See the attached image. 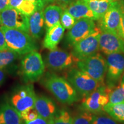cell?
I'll return each mask as SVG.
<instances>
[{
	"label": "cell",
	"mask_w": 124,
	"mask_h": 124,
	"mask_svg": "<svg viewBox=\"0 0 124 124\" xmlns=\"http://www.w3.org/2000/svg\"><path fill=\"white\" fill-rule=\"evenodd\" d=\"M23 124H48V121L39 116L35 120L30 122H24Z\"/></svg>",
	"instance_id": "d6a6232c"
},
{
	"label": "cell",
	"mask_w": 124,
	"mask_h": 124,
	"mask_svg": "<svg viewBox=\"0 0 124 124\" xmlns=\"http://www.w3.org/2000/svg\"><path fill=\"white\" fill-rule=\"evenodd\" d=\"M77 68L86 72L101 85H104L107 70L106 60L101 54L96 53L77 62Z\"/></svg>",
	"instance_id": "277c9868"
},
{
	"label": "cell",
	"mask_w": 124,
	"mask_h": 124,
	"mask_svg": "<svg viewBox=\"0 0 124 124\" xmlns=\"http://www.w3.org/2000/svg\"><path fill=\"white\" fill-rule=\"evenodd\" d=\"M24 0H9V7L18 9Z\"/></svg>",
	"instance_id": "e575fe53"
},
{
	"label": "cell",
	"mask_w": 124,
	"mask_h": 124,
	"mask_svg": "<svg viewBox=\"0 0 124 124\" xmlns=\"http://www.w3.org/2000/svg\"><path fill=\"white\" fill-rule=\"evenodd\" d=\"M93 124H120L108 115L104 113L99 114H94L93 119Z\"/></svg>",
	"instance_id": "83f0119b"
},
{
	"label": "cell",
	"mask_w": 124,
	"mask_h": 124,
	"mask_svg": "<svg viewBox=\"0 0 124 124\" xmlns=\"http://www.w3.org/2000/svg\"><path fill=\"white\" fill-rule=\"evenodd\" d=\"M9 49L24 55L38 49L36 43L29 33L16 29L0 26Z\"/></svg>",
	"instance_id": "7a4b0ae2"
},
{
	"label": "cell",
	"mask_w": 124,
	"mask_h": 124,
	"mask_svg": "<svg viewBox=\"0 0 124 124\" xmlns=\"http://www.w3.org/2000/svg\"><path fill=\"white\" fill-rule=\"evenodd\" d=\"M48 124H73V119L69 111L61 110L48 121Z\"/></svg>",
	"instance_id": "cb8c5ba5"
},
{
	"label": "cell",
	"mask_w": 124,
	"mask_h": 124,
	"mask_svg": "<svg viewBox=\"0 0 124 124\" xmlns=\"http://www.w3.org/2000/svg\"><path fill=\"white\" fill-rule=\"evenodd\" d=\"M35 108L39 116L47 121L54 117L58 112L56 105L54 101L43 95L36 96Z\"/></svg>",
	"instance_id": "9a60e30c"
},
{
	"label": "cell",
	"mask_w": 124,
	"mask_h": 124,
	"mask_svg": "<svg viewBox=\"0 0 124 124\" xmlns=\"http://www.w3.org/2000/svg\"><path fill=\"white\" fill-rule=\"evenodd\" d=\"M99 44L100 50L105 55L124 54V40L117 34L108 31H101Z\"/></svg>",
	"instance_id": "5bb4252c"
},
{
	"label": "cell",
	"mask_w": 124,
	"mask_h": 124,
	"mask_svg": "<svg viewBox=\"0 0 124 124\" xmlns=\"http://www.w3.org/2000/svg\"><path fill=\"white\" fill-rule=\"evenodd\" d=\"M6 49H8V48L6 43L5 36L2 31L0 29V51L6 50Z\"/></svg>",
	"instance_id": "836d02e7"
},
{
	"label": "cell",
	"mask_w": 124,
	"mask_h": 124,
	"mask_svg": "<svg viewBox=\"0 0 124 124\" xmlns=\"http://www.w3.org/2000/svg\"><path fill=\"white\" fill-rule=\"evenodd\" d=\"M76 1L77 0H54V3L60 6L63 10H65L70 5Z\"/></svg>",
	"instance_id": "4dcf8cb0"
},
{
	"label": "cell",
	"mask_w": 124,
	"mask_h": 124,
	"mask_svg": "<svg viewBox=\"0 0 124 124\" xmlns=\"http://www.w3.org/2000/svg\"><path fill=\"white\" fill-rule=\"evenodd\" d=\"M0 19L1 26L18 29L29 34L28 16L18 9L8 7L0 12Z\"/></svg>",
	"instance_id": "7c38bea8"
},
{
	"label": "cell",
	"mask_w": 124,
	"mask_h": 124,
	"mask_svg": "<svg viewBox=\"0 0 124 124\" xmlns=\"http://www.w3.org/2000/svg\"><path fill=\"white\" fill-rule=\"evenodd\" d=\"M6 74L5 71L2 69H0V86L2 84L5 79Z\"/></svg>",
	"instance_id": "74e56055"
},
{
	"label": "cell",
	"mask_w": 124,
	"mask_h": 124,
	"mask_svg": "<svg viewBox=\"0 0 124 124\" xmlns=\"http://www.w3.org/2000/svg\"><path fill=\"white\" fill-rule=\"evenodd\" d=\"M103 110L117 122L124 124V101L116 103H108Z\"/></svg>",
	"instance_id": "44dd1931"
},
{
	"label": "cell",
	"mask_w": 124,
	"mask_h": 124,
	"mask_svg": "<svg viewBox=\"0 0 124 124\" xmlns=\"http://www.w3.org/2000/svg\"><path fill=\"white\" fill-rule=\"evenodd\" d=\"M66 78L74 87L78 94L83 97L89 95L101 85L87 74L78 68L73 67L69 69L66 74Z\"/></svg>",
	"instance_id": "5b68a950"
},
{
	"label": "cell",
	"mask_w": 124,
	"mask_h": 124,
	"mask_svg": "<svg viewBox=\"0 0 124 124\" xmlns=\"http://www.w3.org/2000/svg\"><path fill=\"white\" fill-rule=\"evenodd\" d=\"M65 29L60 23L46 30L44 39L43 40V47L49 51L54 50L63 38Z\"/></svg>",
	"instance_id": "e0dca14e"
},
{
	"label": "cell",
	"mask_w": 124,
	"mask_h": 124,
	"mask_svg": "<svg viewBox=\"0 0 124 124\" xmlns=\"http://www.w3.org/2000/svg\"><path fill=\"white\" fill-rule=\"evenodd\" d=\"M107 70L105 85L112 89L121 79L124 74V54H111L106 55Z\"/></svg>",
	"instance_id": "ba28073f"
},
{
	"label": "cell",
	"mask_w": 124,
	"mask_h": 124,
	"mask_svg": "<svg viewBox=\"0 0 124 124\" xmlns=\"http://www.w3.org/2000/svg\"><path fill=\"white\" fill-rule=\"evenodd\" d=\"M28 1H30V2L35 4L36 6L38 9H43V10H44L45 7H46L42 0H28Z\"/></svg>",
	"instance_id": "d590c367"
},
{
	"label": "cell",
	"mask_w": 124,
	"mask_h": 124,
	"mask_svg": "<svg viewBox=\"0 0 124 124\" xmlns=\"http://www.w3.org/2000/svg\"><path fill=\"white\" fill-rule=\"evenodd\" d=\"M36 96L33 85H26L18 89L12 95L10 103L20 114L35 108Z\"/></svg>",
	"instance_id": "8fae6325"
},
{
	"label": "cell",
	"mask_w": 124,
	"mask_h": 124,
	"mask_svg": "<svg viewBox=\"0 0 124 124\" xmlns=\"http://www.w3.org/2000/svg\"><path fill=\"white\" fill-rule=\"evenodd\" d=\"M97 27L94 20L83 18L77 20L75 24L70 29L66 36V43L70 46L90 35Z\"/></svg>",
	"instance_id": "4fadbf2b"
},
{
	"label": "cell",
	"mask_w": 124,
	"mask_h": 124,
	"mask_svg": "<svg viewBox=\"0 0 124 124\" xmlns=\"http://www.w3.org/2000/svg\"><path fill=\"white\" fill-rule=\"evenodd\" d=\"M108 103H116L124 101V83L121 82L120 84L114 87L110 91L108 95Z\"/></svg>",
	"instance_id": "d4e9b609"
},
{
	"label": "cell",
	"mask_w": 124,
	"mask_h": 124,
	"mask_svg": "<svg viewBox=\"0 0 124 124\" xmlns=\"http://www.w3.org/2000/svg\"><path fill=\"white\" fill-rule=\"evenodd\" d=\"M9 0H0V12L9 7Z\"/></svg>",
	"instance_id": "8d00e7d4"
},
{
	"label": "cell",
	"mask_w": 124,
	"mask_h": 124,
	"mask_svg": "<svg viewBox=\"0 0 124 124\" xmlns=\"http://www.w3.org/2000/svg\"><path fill=\"white\" fill-rule=\"evenodd\" d=\"M111 1H122V2H124V0H111Z\"/></svg>",
	"instance_id": "60d3db41"
},
{
	"label": "cell",
	"mask_w": 124,
	"mask_h": 124,
	"mask_svg": "<svg viewBox=\"0 0 124 124\" xmlns=\"http://www.w3.org/2000/svg\"><path fill=\"white\" fill-rule=\"evenodd\" d=\"M93 115L88 111L82 110L72 117L73 124H93Z\"/></svg>",
	"instance_id": "484cf974"
},
{
	"label": "cell",
	"mask_w": 124,
	"mask_h": 124,
	"mask_svg": "<svg viewBox=\"0 0 124 124\" xmlns=\"http://www.w3.org/2000/svg\"><path fill=\"white\" fill-rule=\"evenodd\" d=\"M77 20L67 10H63L60 18V24L65 29L70 30L75 24Z\"/></svg>",
	"instance_id": "4316f807"
},
{
	"label": "cell",
	"mask_w": 124,
	"mask_h": 124,
	"mask_svg": "<svg viewBox=\"0 0 124 124\" xmlns=\"http://www.w3.org/2000/svg\"><path fill=\"white\" fill-rule=\"evenodd\" d=\"M45 63L41 54L37 51L26 54L20 63V72L27 83L37 82L44 75Z\"/></svg>",
	"instance_id": "3957f363"
},
{
	"label": "cell",
	"mask_w": 124,
	"mask_h": 124,
	"mask_svg": "<svg viewBox=\"0 0 124 124\" xmlns=\"http://www.w3.org/2000/svg\"><path fill=\"white\" fill-rule=\"evenodd\" d=\"M43 9H38L28 16L29 35L34 39H39L45 29L44 13Z\"/></svg>",
	"instance_id": "2e32d148"
},
{
	"label": "cell",
	"mask_w": 124,
	"mask_h": 124,
	"mask_svg": "<svg viewBox=\"0 0 124 124\" xmlns=\"http://www.w3.org/2000/svg\"><path fill=\"white\" fill-rule=\"evenodd\" d=\"M111 89L106 85H101L95 90L83 98L81 107L82 110L93 114L105 113L103 108L108 103V95Z\"/></svg>",
	"instance_id": "8992f818"
},
{
	"label": "cell",
	"mask_w": 124,
	"mask_h": 124,
	"mask_svg": "<svg viewBox=\"0 0 124 124\" xmlns=\"http://www.w3.org/2000/svg\"><path fill=\"white\" fill-rule=\"evenodd\" d=\"M21 13L24 15L29 16L33 13L36 10H38L35 4L28 0H24L22 3V4L20 5L19 8L18 9Z\"/></svg>",
	"instance_id": "f1b7e54d"
},
{
	"label": "cell",
	"mask_w": 124,
	"mask_h": 124,
	"mask_svg": "<svg viewBox=\"0 0 124 124\" xmlns=\"http://www.w3.org/2000/svg\"><path fill=\"white\" fill-rule=\"evenodd\" d=\"M0 25H1V19H0Z\"/></svg>",
	"instance_id": "b9f144b4"
},
{
	"label": "cell",
	"mask_w": 124,
	"mask_h": 124,
	"mask_svg": "<svg viewBox=\"0 0 124 124\" xmlns=\"http://www.w3.org/2000/svg\"><path fill=\"white\" fill-rule=\"evenodd\" d=\"M42 1L46 6V5H49L52 4V3H54V0H42Z\"/></svg>",
	"instance_id": "f35d334b"
},
{
	"label": "cell",
	"mask_w": 124,
	"mask_h": 124,
	"mask_svg": "<svg viewBox=\"0 0 124 124\" xmlns=\"http://www.w3.org/2000/svg\"><path fill=\"white\" fill-rule=\"evenodd\" d=\"M41 83L63 104L71 105L79 100V94L65 78L48 72L41 78Z\"/></svg>",
	"instance_id": "6da1fadb"
},
{
	"label": "cell",
	"mask_w": 124,
	"mask_h": 124,
	"mask_svg": "<svg viewBox=\"0 0 124 124\" xmlns=\"http://www.w3.org/2000/svg\"><path fill=\"white\" fill-rule=\"evenodd\" d=\"M121 21V2L111 1L103 16L98 20V27L101 31H108L120 36Z\"/></svg>",
	"instance_id": "9c48e42d"
},
{
	"label": "cell",
	"mask_w": 124,
	"mask_h": 124,
	"mask_svg": "<svg viewBox=\"0 0 124 124\" xmlns=\"http://www.w3.org/2000/svg\"><path fill=\"white\" fill-rule=\"evenodd\" d=\"M18 56V54L9 49L0 51V69H3L11 64Z\"/></svg>",
	"instance_id": "603a6c76"
},
{
	"label": "cell",
	"mask_w": 124,
	"mask_h": 124,
	"mask_svg": "<svg viewBox=\"0 0 124 124\" xmlns=\"http://www.w3.org/2000/svg\"><path fill=\"white\" fill-rule=\"evenodd\" d=\"M101 32L100 29L96 27L90 35L72 46L71 54L79 60L97 53L100 50L99 40Z\"/></svg>",
	"instance_id": "30bf717a"
},
{
	"label": "cell",
	"mask_w": 124,
	"mask_h": 124,
	"mask_svg": "<svg viewBox=\"0 0 124 124\" xmlns=\"http://www.w3.org/2000/svg\"><path fill=\"white\" fill-rule=\"evenodd\" d=\"M121 82H124V74L123 76H122V78H121Z\"/></svg>",
	"instance_id": "ab89813d"
},
{
	"label": "cell",
	"mask_w": 124,
	"mask_h": 124,
	"mask_svg": "<svg viewBox=\"0 0 124 124\" xmlns=\"http://www.w3.org/2000/svg\"><path fill=\"white\" fill-rule=\"evenodd\" d=\"M77 59L72 54L64 50L56 49L49 51L44 58L45 66L49 70L60 72L69 70L77 65Z\"/></svg>",
	"instance_id": "52a82bcc"
},
{
	"label": "cell",
	"mask_w": 124,
	"mask_h": 124,
	"mask_svg": "<svg viewBox=\"0 0 124 124\" xmlns=\"http://www.w3.org/2000/svg\"><path fill=\"white\" fill-rule=\"evenodd\" d=\"M63 9L60 6L55 4H49L43 10L45 29L46 30L60 23Z\"/></svg>",
	"instance_id": "ffe728a7"
},
{
	"label": "cell",
	"mask_w": 124,
	"mask_h": 124,
	"mask_svg": "<svg viewBox=\"0 0 124 124\" xmlns=\"http://www.w3.org/2000/svg\"><path fill=\"white\" fill-rule=\"evenodd\" d=\"M65 10L69 12L77 20L86 18L96 21L95 15L86 0H77L70 5Z\"/></svg>",
	"instance_id": "ac0fdd59"
},
{
	"label": "cell",
	"mask_w": 124,
	"mask_h": 124,
	"mask_svg": "<svg viewBox=\"0 0 124 124\" xmlns=\"http://www.w3.org/2000/svg\"><path fill=\"white\" fill-rule=\"evenodd\" d=\"M121 2V28L120 36L124 40V2Z\"/></svg>",
	"instance_id": "1f68e13d"
},
{
	"label": "cell",
	"mask_w": 124,
	"mask_h": 124,
	"mask_svg": "<svg viewBox=\"0 0 124 124\" xmlns=\"http://www.w3.org/2000/svg\"><path fill=\"white\" fill-rule=\"evenodd\" d=\"M20 116L24 122H30L36 119L39 115L35 108H30L20 113Z\"/></svg>",
	"instance_id": "f546056e"
},
{
	"label": "cell",
	"mask_w": 124,
	"mask_h": 124,
	"mask_svg": "<svg viewBox=\"0 0 124 124\" xmlns=\"http://www.w3.org/2000/svg\"><path fill=\"white\" fill-rule=\"evenodd\" d=\"M20 114L8 103L0 105V124H23Z\"/></svg>",
	"instance_id": "d6986e66"
},
{
	"label": "cell",
	"mask_w": 124,
	"mask_h": 124,
	"mask_svg": "<svg viewBox=\"0 0 124 124\" xmlns=\"http://www.w3.org/2000/svg\"><path fill=\"white\" fill-rule=\"evenodd\" d=\"M86 1L95 15L96 21L103 16L111 2V0H86Z\"/></svg>",
	"instance_id": "7402d4cb"
}]
</instances>
